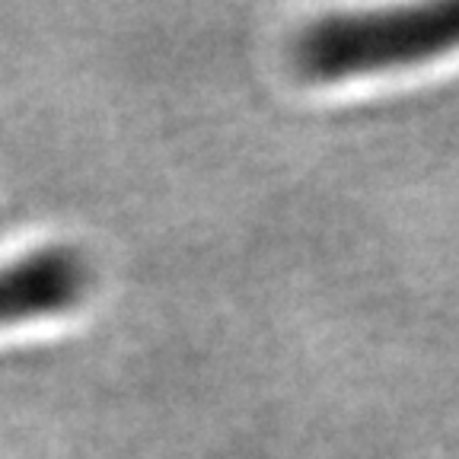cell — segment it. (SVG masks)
Masks as SVG:
<instances>
[{"instance_id": "7a4b0ae2", "label": "cell", "mask_w": 459, "mask_h": 459, "mask_svg": "<svg viewBox=\"0 0 459 459\" xmlns=\"http://www.w3.org/2000/svg\"><path fill=\"white\" fill-rule=\"evenodd\" d=\"M90 290V265L71 246H45L0 265V329L74 309Z\"/></svg>"}, {"instance_id": "6da1fadb", "label": "cell", "mask_w": 459, "mask_h": 459, "mask_svg": "<svg viewBox=\"0 0 459 459\" xmlns=\"http://www.w3.org/2000/svg\"><path fill=\"white\" fill-rule=\"evenodd\" d=\"M459 48V0L380 13L325 16L297 39V67L316 83L415 67Z\"/></svg>"}]
</instances>
